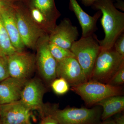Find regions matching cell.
I'll list each match as a JSON object with an SVG mask.
<instances>
[{"label":"cell","instance_id":"2e32d148","mask_svg":"<svg viewBox=\"0 0 124 124\" xmlns=\"http://www.w3.org/2000/svg\"><path fill=\"white\" fill-rule=\"evenodd\" d=\"M96 104L102 107L101 118L105 120L124 110V97L121 95L110 96L101 100Z\"/></svg>","mask_w":124,"mask_h":124},{"label":"cell","instance_id":"4dcf8cb0","mask_svg":"<svg viewBox=\"0 0 124 124\" xmlns=\"http://www.w3.org/2000/svg\"><path fill=\"white\" fill-rule=\"evenodd\" d=\"M27 0H9L10 1L12 2H18V1H21V2H25Z\"/></svg>","mask_w":124,"mask_h":124},{"label":"cell","instance_id":"52a82bcc","mask_svg":"<svg viewBox=\"0 0 124 124\" xmlns=\"http://www.w3.org/2000/svg\"><path fill=\"white\" fill-rule=\"evenodd\" d=\"M48 44V35L38 40L36 48V66L42 77L48 82H52L57 77V62L50 53Z\"/></svg>","mask_w":124,"mask_h":124},{"label":"cell","instance_id":"3957f363","mask_svg":"<svg viewBox=\"0 0 124 124\" xmlns=\"http://www.w3.org/2000/svg\"><path fill=\"white\" fill-rule=\"evenodd\" d=\"M98 38L95 34L85 37H81L72 44L70 50L89 80L97 58L101 50Z\"/></svg>","mask_w":124,"mask_h":124},{"label":"cell","instance_id":"4316f807","mask_svg":"<svg viewBox=\"0 0 124 124\" xmlns=\"http://www.w3.org/2000/svg\"><path fill=\"white\" fill-rule=\"evenodd\" d=\"M117 2L115 4H114L115 7L116 8L120 9L123 11H124V2L122 0H116Z\"/></svg>","mask_w":124,"mask_h":124},{"label":"cell","instance_id":"1f68e13d","mask_svg":"<svg viewBox=\"0 0 124 124\" xmlns=\"http://www.w3.org/2000/svg\"><path fill=\"white\" fill-rule=\"evenodd\" d=\"M1 0L4 1H10L9 0ZM10 2H11V1H10Z\"/></svg>","mask_w":124,"mask_h":124},{"label":"cell","instance_id":"5b68a950","mask_svg":"<svg viewBox=\"0 0 124 124\" xmlns=\"http://www.w3.org/2000/svg\"><path fill=\"white\" fill-rule=\"evenodd\" d=\"M71 89L80 96L88 106L96 104L108 97L121 95L122 92L119 86L91 80L76 86H72Z\"/></svg>","mask_w":124,"mask_h":124},{"label":"cell","instance_id":"9a60e30c","mask_svg":"<svg viewBox=\"0 0 124 124\" xmlns=\"http://www.w3.org/2000/svg\"><path fill=\"white\" fill-rule=\"evenodd\" d=\"M27 79L9 77L0 82V104L20 100L21 93Z\"/></svg>","mask_w":124,"mask_h":124},{"label":"cell","instance_id":"7402d4cb","mask_svg":"<svg viewBox=\"0 0 124 124\" xmlns=\"http://www.w3.org/2000/svg\"><path fill=\"white\" fill-rule=\"evenodd\" d=\"M9 77L7 57L0 55V82Z\"/></svg>","mask_w":124,"mask_h":124},{"label":"cell","instance_id":"484cf974","mask_svg":"<svg viewBox=\"0 0 124 124\" xmlns=\"http://www.w3.org/2000/svg\"><path fill=\"white\" fill-rule=\"evenodd\" d=\"M85 6H91L93 4L98 0H79Z\"/></svg>","mask_w":124,"mask_h":124},{"label":"cell","instance_id":"d6986e66","mask_svg":"<svg viewBox=\"0 0 124 124\" xmlns=\"http://www.w3.org/2000/svg\"><path fill=\"white\" fill-rule=\"evenodd\" d=\"M17 51L11 44L0 15V55L7 57Z\"/></svg>","mask_w":124,"mask_h":124},{"label":"cell","instance_id":"5bb4252c","mask_svg":"<svg viewBox=\"0 0 124 124\" xmlns=\"http://www.w3.org/2000/svg\"><path fill=\"white\" fill-rule=\"evenodd\" d=\"M69 8L77 18L82 28V37L92 35L98 29L97 24L102 13L100 10L93 16L89 15L80 6L77 0H69Z\"/></svg>","mask_w":124,"mask_h":124},{"label":"cell","instance_id":"e0dca14e","mask_svg":"<svg viewBox=\"0 0 124 124\" xmlns=\"http://www.w3.org/2000/svg\"><path fill=\"white\" fill-rule=\"evenodd\" d=\"M23 2L28 15L34 23L44 33L49 35L55 27L56 23L48 18L38 9L27 2Z\"/></svg>","mask_w":124,"mask_h":124},{"label":"cell","instance_id":"7a4b0ae2","mask_svg":"<svg viewBox=\"0 0 124 124\" xmlns=\"http://www.w3.org/2000/svg\"><path fill=\"white\" fill-rule=\"evenodd\" d=\"M124 65V57L118 53L114 47L102 49L98 55L89 80L107 84Z\"/></svg>","mask_w":124,"mask_h":124},{"label":"cell","instance_id":"cb8c5ba5","mask_svg":"<svg viewBox=\"0 0 124 124\" xmlns=\"http://www.w3.org/2000/svg\"><path fill=\"white\" fill-rule=\"evenodd\" d=\"M113 47L116 51L124 57V33H122L116 40Z\"/></svg>","mask_w":124,"mask_h":124},{"label":"cell","instance_id":"603a6c76","mask_svg":"<svg viewBox=\"0 0 124 124\" xmlns=\"http://www.w3.org/2000/svg\"><path fill=\"white\" fill-rule=\"evenodd\" d=\"M124 65L117 71L107 84L113 86H118V85L124 84Z\"/></svg>","mask_w":124,"mask_h":124},{"label":"cell","instance_id":"ba28073f","mask_svg":"<svg viewBox=\"0 0 124 124\" xmlns=\"http://www.w3.org/2000/svg\"><path fill=\"white\" fill-rule=\"evenodd\" d=\"M10 77L27 79L36 67V57L23 51H17L7 57Z\"/></svg>","mask_w":124,"mask_h":124},{"label":"cell","instance_id":"d4e9b609","mask_svg":"<svg viewBox=\"0 0 124 124\" xmlns=\"http://www.w3.org/2000/svg\"><path fill=\"white\" fill-rule=\"evenodd\" d=\"M42 124H59L53 118L48 116L47 117L45 118Z\"/></svg>","mask_w":124,"mask_h":124},{"label":"cell","instance_id":"ffe728a7","mask_svg":"<svg viewBox=\"0 0 124 124\" xmlns=\"http://www.w3.org/2000/svg\"><path fill=\"white\" fill-rule=\"evenodd\" d=\"M49 48L51 54L57 62L69 57H75L70 50L62 48L49 40Z\"/></svg>","mask_w":124,"mask_h":124},{"label":"cell","instance_id":"83f0119b","mask_svg":"<svg viewBox=\"0 0 124 124\" xmlns=\"http://www.w3.org/2000/svg\"><path fill=\"white\" fill-rule=\"evenodd\" d=\"M115 121L116 124H124V116H121L117 117Z\"/></svg>","mask_w":124,"mask_h":124},{"label":"cell","instance_id":"d6a6232c","mask_svg":"<svg viewBox=\"0 0 124 124\" xmlns=\"http://www.w3.org/2000/svg\"><path fill=\"white\" fill-rule=\"evenodd\" d=\"M31 124L29 123V124Z\"/></svg>","mask_w":124,"mask_h":124},{"label":"cell","instance_id":"44dd1931","mask_svg":"<svg viewBox=\"0 0 124 124\" xmlns=\"http://www.w3.org/2000/svg\"><path fill=\"white\" fill-rule=\"evenodd\" d=\"M69 85L62 78L55 79L51 83V86L54 92L58 95L65 94L69 91Z\"/></svg>","mask_w":124,"mask_h":124},{"label":"cell","instance_id":"6da1fadb","mask_svg":"<svg viewBox=\"0 0 124 124\" xmlns=\"http://www.w3.org/2000/svg\"><path fill=\"white\" fill-rule=\"evenodd\" d=\"M91 6L102 13L101 22L105 37L103 40L98 39L101 48H111L116 39L124 33V13L115 7L112 0H98Z\"/></svg>","mask_w":124,"mask_h":124},{"label":"cell","instance_id":"f546056e","mask_svg":"<svg viewBox=\"0 0 124 124\" xmlns=\"http://www.w3.org/2000/svg\"><path fill=\"white\" fill-rule=\"evenodd\" d=\"M101 124H116L115 121H106Z\"/></svg>","mask_w":124,"mask_h":124},{"label":"cell","instance_id":"f1b7e54d","mask_svg":"<svg viewBox=\"0 0 124 124\" xmlns=\"http://www.w3.org/2000/svg\"><path fill=\"white\" fill-rule=\"evenodd\" d=\"M11 2L10 1H4L1 0H0V11L3 8H4L5 6L7 5L10 4Z\"/></svg>","mask_w":124,"mask_h":124},{"label":"cell","instance_id":"4fadbf2b","mask_svg":"<svg viewBox=\"0 0 124 124\" xmlns=\"http://www.w3.org/2000/svg\"><path fill=\"white\" fill-rule=\"evenodd\" d=\"M13 3L3 8L0 11V15L13 46L17 51H22L25 46L18 30Z\"/></svg>","mask_w":124,"mask_h":124},{"label":"cell","instance_id":"8fae6325","mask_svg":"<svg viewBox=\"0 0 124 124\" xmlns=\"http://www.w3.org/2000/svg\"><path fill=\"white\" fill-rule=\"evenodd\" d=\"M79 36L77 27L72 25L70 19L66 18L58 25L56 24L49 35V40L58 46L70 50Z\"/></svg>","mask_w":124,"mask_h":124},{"label":"cell","instance_id":"7c38bea8","mask_svg":"<svg viewBox=\"0 0 124 124\" xmlns=\"http://www.w3.org/2000/svg\"><path fill=\"white\" fill-rule=\"evenodd\" d=\"M45 88L39 80L37 79L28 80L21 93L20 100L31 110H43V98Z\"/></svg>","mask_w":124,"mask_h":124},{"label":"cell","instance_id":"ac0fdd59","mask_svg":"<svg viewBox=\"0 0 124 124\" xmlns=\"http://www.w3.org/2000/svg\"><path fill=\"white\" fill-rule=\"evenodd\" d=\"M28 3L40 10L51 21L56 23L61 14L57 8L54 0H27Z\"/></svg>","mask_w":124,"mask_h":124},{"label":"cell","instance_id":"9c48e42d","mask_svg":"<svg viewBox=\"0 0 124 124\" xmlns=\"http://www.w3.org/2000/svg\"><path fill=\"white\" fill-rule=\"evenodd\" d=\"M31 110L21 100L0 104L2 124H29Z\"/></svg>","mask_w":124,"mask_h":124},{"label":"cell","instance_id":"277c9868","mask_svg":"<svg viewBox=\"0 0 124 124\" xmlns=\"http://www.w3.org/2000/svg\"><path fill=\"white\" fill-rule=\"evenodd\" d=\"M13 6L19 32L24 46L36 50L38 40L46 34L39 29L29 17L24 3L14 2Z\"/></svg>","mask_w":124,"mask_h":124},{"label":"cell","instance_id":"8992f818","mask_svg":"<svg viewBox=\"0 0 124 124\" xmlns=\"http://www.w3.org/2000/svg\"><path fill=\"white\" fill-rule=\"evenodd\" d=\"M47 113L59 124H90L95 122L99 116L98 111L95 108H55L48 110Z\"/></svg>","mask_w":124,"mask_h":124},{"label":"cell","instance_id":"30bf717a","mask_svg":"<svg viewBox=\"0 0 124 124\" xmlns=\"http://www.w3.org/2000/svg\"><path fill=\"white\" fill-rule=\"evenodd\" d=\"M57 77L62 78L69 85L74 86L88 80L83 69L75 57H69L57 62Z\"/></svg>","mask_w":124,"mask_h":124}]
</instances>
